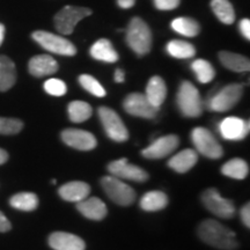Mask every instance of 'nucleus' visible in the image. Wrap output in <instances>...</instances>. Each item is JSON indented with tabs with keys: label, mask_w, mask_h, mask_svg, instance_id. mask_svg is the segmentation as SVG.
<instances>
[{
	"label": "nucleus",
	"mask_w": 250,
	"mask_h": 250,
	"mask_svg": "<svg viewBox=\"0 0 250 250\" xmlns=\"http://www.w3.org/2000/svg\"><path fill=\"white\" fill-rule=\"evenodd\" d=\"M197 232L203 242L217 249L234 250L239 247L235 233L213 219L203 221Z\"/></svg>",
	"instance_id": "f257e3e1"
},
{
	"label": "nucleus",
	"mask_w": 250,
	"mask_h": 250,
	"mask_svg": "<svg viewBox=\"0 0 250 250\" xmlns=\"http://www.w3.org/2000/svg\"><path fill=\"white\" fill-rule=\"evenodd\" d=\"M126 43L138 56H145L152 48V31L138 17L132 18L126 29Z\"/></svg>",
	"instance_id": "f03ea898"
},
{
	"label": "nucleus",
	"mask_w": 250,
	"mask_h": 250,
	"mask_svg": "<svg viewBox=\"0 0 250 250\" xmlns=\"http://www.w3.org/2000/svg\"><path fill=\"white\" fill-rule=\"evenodd\" d=\"M177 107L186 117L196 118L203 114V102L199 90L190 81H183L176 96Z\"/></svg>",
	"instance_id": "7ed1b4c3"
},
{
	"label": "nucleus",
	"mask_w": 250,
	"mask_h": 250,
	"mask_svg": "<svg viewBox=\"0 0 250 250\" xmlns=\"http://www.w3.org/2000/svg\"><path fill=\"white\" fill-rule=\"evenodd\" d=\"M243 95V85L230 83L212 94L206 101V107L211 111L225 112L235 107Z\"/></svg>",
	"instance_id": "20e7f679"
},
{
	"label": "nucleus",
	"mask_w": 250,
	"mask_h": 250,
	"mask_svg": "<svg viewBox=\"0 0 250 250\" xmlns=\"http://www.w3.org/2000/svg\"><path fill=\"white\" fill-rule=\"evenodd\" d=\"M101 186L109 198L121 206H130L136 199V191L132 188L112 175L103 176Z\"/></svg>",
	"instance_id": "39448f33"
},
{
	"label": "nucleus",
	"mask_w": 250,
	"mask_h": 250,
	"mask_svg": "<svg viewBox=\"0 0 250 250\" xmlns=\"http://www.w3.org/2000/svg\"><path fill=\"white\" fill-rule=\"evenodd\" d=\"M31 37L35 42L42 46L43 49L48 50L52 54L62 56H74L77 54V48L70 41L61 37L55 34L44 30H37L31 34Z\"/></svg>",
	"instance_id": "423d86ee"
},
{
	"label": "nucleus",
	"mask_w": 250,
	"mask_h": 250,
	"mask_svg": "<svg viewBox=\"0 0 250 250\" xmlns=\"http://www.w3.org/2000/svg\"><path fill=\"white\" fill-rule=\"evenodd\" d=\"M98 114L105 134L109 138L117 143L126 142L129 139L126 126L116 111L108 107H100Z\"/></svg>",
	"instance_id": "0eeeda50"
},
{
	"label": "nucleus",
	"mask_w": 250,
	"mask_h": 250,
	"mask_svg": "<svg viewBox=\"0 0 250 250\" xmlns=\"http://www.w3.org/2000/svg\"><path fill=\"white\" fill-rule=\"evenodd\" d=\"M191 140L196 152L208 159H220L224 155V149L211 131L205 127H195L191 132Z\"/></svg>",
	"instance_id": "6e6552de"
},
{
	"label": "nucleus",
	"mask_w": 250,
	"mask_h": 250,
	"mask_svg": "<svg viewBox=\"0 0 250 250\" xmlns=\"http://www.w3.org/2000/svg\"><path fill=\"white\" fill-rule=\"evenodd\" d=\"M92 14V9L78 6H65L55 17V26L62 35H70L79 21Z\"/></svg>",
	"instance_id": "1a4fd4ad"
},
{
	"label": "nucleus",
	"mask_w": 250,
	"mask_h": 250,
	"mask_svg": "<svg viewBox=\"0 0 250 250\" xmlns=\"http://www.w3.org/2000/svg\"><path fill=\"white\" fill-rule=\"evenodd\" d=\"M203 204L211 213L223 219H230L235 214V205L230 199L224 198L214 188H208L202 195Z\"/></svg>",
	"instance_id": "9d476101"
},
{
	"label": "nucleus",
	"mask_w": 250,
	"mask_h": 250,
	"mask_svg": "<svg viewBox=\"0 0 250 250\" xmlns=\"http://www.w3.org/2000/svg\"><path fill=\"white\" fill-rule=\"evenodd\" d=\"M123 108L131 116L153 120L158 116L160 108H156L148 101L145 94L131 93L123 102Z\"/></svg>",
	"instance_id": "9b49d317"
},
{
	"label": "nucleus",
	"mask_w": 250,
	"mask_h": 250,
	"mask_svg": "<svg viewBox=\"0 0 250 250\" xmlns=\"http://www.w3.org/2000/svg\"><path fill=\"white\" fill-rule=\"evenodd\" d=\"M108 171L117 179L134 181V182H145L148 180V174L143 168L129 164L127 159L115 160L108 165Z\"/></svg>",
	"instance_id": "f8f14e48"
},
{
	"label": "nucleus",
	"mask_w": 250,
	"mask_h": 250,
	"mask_svg": "<svg viewBox=\"0 0 250 250\" xmlns=\"http://www.w3.org/2000/svg\"><path fill=\"white\" fill-rule=\"evenodd\" d=\"M180 139L175 134H168L153 142L148 147L144 148L142 155L146 159L151 160H158V159L166 158L173 153L175 149L179 147Z\"/></svg>",
	"instance_id": "ddd939ff"
},
{
	"label": "nucleus",
	"mask_w": 250,
	"mask_h": 250,
	"mask_svg": "<svg viewBox=\"0 0 250 250\" xmlns=\"http://www.w3.org/2000/svg\"><path fill=\"white\" fill-rule=\"evenodd\" d=\"M249 122L239 117H227L219 124V132L221 137L230 142L243 140L249 134Z\"/></svg>",
	"instance_id": "4468645a"
},
{
	"label": "nucleus",
	"mask_w": 250,
	"mask_h": 250,
	"mask_svg": "<svg viewBox=\"0 0 250 250\" xmlns=\"http://www.w3.org/2000/svg\"><path fill=\"white\" fill-rule=\"evenodd\" d=\"M62 139L67 146L79 151H92L98 145L93 133L80 129L64 130L62 132Z\"/></svg>",
	"instance_id": "2eb2a0df"
},
{
	"label": "nucleus",
	"mask_w": 250,
	"mask_h": 250,
	"mask_svg": "<svg viewBox=\"0 0 250 250\" xmlns=\"http://www.w3.org/2000/svg\"><path fill=\"white\" fill-rule=\"evenodd\" d=\"M49 246L54 250H85L86 243L79 236L66 232H55L49 236Z\"/></svg>",
	"instance_id": "dca6fc26"
},
{
	"label": "nucleus",
	"mask_w": 250,
	"mask_h": 250,
	"mask_svg": "<svg viewBox=\"0 0 250 250\" xmlns=\"http://www.w3.org/2000/svg\"><path fill=\"white\" fill-rule=\"evenodd\" d=\"M28 70L31 76L37 78L51 76L58 71V62L49 55H37L29 61Z\"/></svg>",
	"instance_id": "f3484780"
},
{
	"label": "nucleus",
	"mask_w": 250,
	"mask_h": 250,
	"mask_svg": "<svg viewBox=\"0 0 250 250\" xmlns=\"http://www.w3.org/2000/svg\"><path fill=\"white\" fill-rule=\"evenodd\" d=\"M77 208L83 217L90 220H102L108 213L107 206L98 197H87L77 203Z\"/></svg>",
	"instance_id": "a211bd4d"
},
{
	"label": "nucleus",
	"mask_w": 250,
	"mask_h": 250,
	"mask_svg": "<svg viewBox=\"0 0 250 250\" xmlns=\"http://www.w3.org/2000/svg\"><path fill=\"white\" fill-rule=\"evenodd\" d=\"M90 187L81 181H72L59 188L58 193L64 201L78 203L88 197Z\"/></svg>",
	"instance_id": "6ab92c4d"
},
{
	"label": "nucleus",
	"mask_w": 250,
	"mask_h": 250,
	"mask_svg": "<svg viewBox=\"0 0 250 250\" xmlns=\"http://www.w3.org/2000/svg\"><path fill=\"white\" fill-rule=\"evenodd\" d=\"M198 161V153L195 149L186 148L175 154L173 158L168 161L169 168L176 171V173H187L197 164Z\"/></svg>",
	"instance_id": "aec40b11"
},
{
	"label": "nucleus",
	"mask_w": 250,
	"mask_h": 250,
	"mask_svg": "<svg viewBox=\"0 0 250 250\" xmlns=\"http://www.w3.org/2000/svg\"><path fill=\"white\" fill-rule=\"evenodd\" d=\"M146 98L156 108H160L167 96V87L164 79L159 76H154L149 79L146 87Z\"/></svg>",
	"instance_id": "412c9836"
},
{
	"label": "nucleus",
	"mask_w": 250,
	"mask_h": 250,
	"mask_svg": "<svg viewBox=\"0 0 250 250\" xmlns=\"http://www.w3.org/2000/svg\"><path fill=\"white\" fill-rule=\"evenodd\" d=\"M89 54L96 61L105 62H116L118 61L117 51L107 39H101L94 43L89 50Z\"/></svg>",
	"instance_id": "4be33fe9"
},
{
	"label": "nucleus",
	"mask_w": 250,
	"mask_h": 250,
	"mask_svg": "<svg viewBox=\"0 0 250 250\" xmlns=\"http://www.w3.org/2000/svg\"><path fill=\"white\" fill-rule=\"evenodd\" d=\"M17 81V68L14 62L7 56H0V92H6Z\"/></svg>",
	"instance_id": "5701e85b"
},
{
	"label": "nucleus",
	"mask_w": 250,
	"mask_h": 250,
	"mask_svg": "<svg viewBox=\"0 0 250 250\" xmlns=\"http://www.w3.org/2000/svg\"><path fill=\"white\" fill-rule=\"evenodd\" d=\"M219 59L221 64L228 70L234 72H248L250 70V62L245 56L234 54V52H219Z\"/></svg>",
	"instance_id": "b1692460"
},
{
	"label": "nucleus",
	"mask_w": 250,
	"mask_h": 250,
	"mask_svg": "<svg viewBox=\"0 0 250 250\" xmlns=\"http://www.w3.org/2000/svg\"><path fill=\"white\" fill-rule=\"evenodd\" d=\"M168 205V197L162 191H149L140 199V208L144 211L154 212L164 210Z\"/></svg>",
	"instance_id": "393cba45"
},
{
	"label": "nucleus",
	"mask_w": 250,
	"mask_h": 250,
	"mask_svg": "<svg viewBox=\"0 0 250 250\" xmlns=\"http://www.w3.org/2000/svg\"><path fill=\"white\" fill-rule=\"evenodd\" d=\"M221 173L230 179L245 180L249 174V166L243 159L234 158L221 167Z\"/></svg>",
	"instance_id": "a878e982"
},
{
	"label": "nucleus",
	"mask_w": 250,
	"mask_h": 250,
	"mask_svg": "<svg viewBox=\"0 0 250 250\" xmlns=\"http://www.w3.org/2000/svg\"><path fill=\"white\" fill-rule=\"evenodd\" d=\"M9 204L20 211H34L39 206V197L33 192H20L11 197Z\"/></svg>",
	"instance_id": "bb28decb"
},
{
	"label": "nucleus",
	"mask_w": 250,
	"mask_h": 250,
	"mask_svg": "<svg viewBox=\"0 0 250 250\" xmlns=\"http://www.w3.org/2000/svg\"><path fill=\"white\" fill-rule=\"evenodd\" d=\"M168 55L177 59L192 58L196 55V49L191 43L181 40H173L166 46Z\"/></svg>",
	"instance_id": "cd10ccee"
},
{
	"label": "nucleus",
	"mask_w": 250,
	"mask_h": 250,
	"mask_svg": "<svg viewBox=\"0 0 250 250\" xmlns=\"http://www.w3.org/2000/svg\"><path fill=\"white\" fill-rule=\"evenodd\" d=\"M173 30L187 37H195L201 33V26L191 18H176L170 23Z\"/></svg>",
	"instance_id": "c85d7f7f"
},
{
	"label": "nucleus",
	"mask_w": 250,
	"mask_h": 250,
	"mask_svg": "<svg viewBox=\"0 0 250 250\" xmlns=\"http://www.w3.org/2000/svg\"><path fill=\"white\" fill-rule=\"evenodd\" d=\"M67 114L73 123H83L92 116L93 109L87 102L72 101L67 107Z\"/></svg>",
	"instance_id": "c756f323"
},
{
	"label": "nucleus",
	"mask_w": 250,
	"mask_h": 250,
	"mask_svg": "<svg viewBox=\"0 0 250 250\" xmlns=\"http://www.w3.org/2000/svg\"><path fill=\"white\" fill-rule=\"evenodd\" d=\"M211 7L215 17L223 23L232 24L235 21V12L228 0H212Z\"/></svg>",
	"instance_id": "7c9ffc66"
},
{
	"label": "nucleus",
	"mask_w": 250,
	"mask_h": 250,
	"mask_svg": "<svg viewBox=\"0 0 250 250\" xmlns=\"http://www.w3.org/2000/svg\"><path fill=\"white\" fill-rule=\"evenodd\" d=\"M192 71L195 72L197 80L201 83H208L214 79L215 70L211 62L205 59H196L191 64Z\"/></svg>",
	"instance_id": "2f4dec72"
},
{
	"label": "nucleus",
	"mask_w": 250,
	"mask_h": 250,
	"mask_svg": "<svg viewBox=\"0 0 250 250\" xmlns=\"http://www.w3.org/2000/svg\"><path fill=\"white\" fill-rule=\"evenodd\" d=\"M79 83L80 85L83 86V89H86L87 92L90 93L94 96L103 98V96H105V94H107L101 83H100L95 78L89 76V74H81L79 77Z\"/></svg>",
	"instance_id": "473e14b6"
},
{
	"label": "nucleus",
	"mask_w": 250,
	"mask_h": 250,
	"mask_svg": "<svg viewBox=\"0 0 250 250\" xmlns=\"http://www.w3.org/2000/svg\"><path fill=\"white\" fill-rule=\"evenodd\" d=\"M23 129V122L18 118L0 117V134H17Z\"/></svg>",
	"instance_id": "72a5a7b5"
},
{
	"label": "nucleus",
	"mask_w": 250,
	"mask_h": 250,
	"mask_svg": "<svg viewBox=\"0 0 250 250\" xmlns=\"http://www.w3.org/2000/svg\"><path fill=\"white\" fill-rule=\"evenodd\" d=\"M44 90L49 95L62 96L67 92L66 83L59 79H49L44 83Z\"/></svg>",
	"instance_id": "f704fd0d"
},
{
	"label": "nucleus",
	"mask_w": 250,
	"mask_h": 250,
	"mask_svg": "<svg viewBox=\"0 0 250 250\" xmlns=\"http://www.w3.org/2000/svg\"><path fill=\"white\" fill-rule=\"evenodd\" d=\"M181 0H154L155 7L160 11H171L179 7Z\"/></svg>",
	"instance_id": "c9c22d12"
},
{
	"label": "nucleus",
	"mask_w": 250,
	"mask_h": 250,
	"mask_svg": "<svg viewBox=\"0 0 250 250\" xmlns=\"http://www.w3.org/2000/svg\"><path fill=\"white\" fill-rule=\"evenodd\" d=\"M241 220L247 228L250 227V208L249 203H247L241 208Z\"/></svg>",
	"instance_id": "e433bc0d"
},
{
	"label": "nucleus",
	"mask_w": 250,
	"mask_h": 250,
	"mask_svg": "<svg viewBox=\"0 0 250 250\" xmlns=\"http://www.w3.org/2000/svg\"><path fill=\"white\" fill-rule=\"evenodd\" d=\"M240 31L243 35V37L247 40H250V21L249 19H243L240 22Z\"/></svg>",
	"instance_id": "4c0bfd02"
},
{
	"label": "nucleus",
	"mask_w": 250,
	"mask_h": 250,
	"mask_svg": "<svg viewBox=\"0 0 250 250\" xmlns=\"http://www.w3.org/2000/svg\"><path fill=\"white\" fill-rule=\"evenodd\" d=\"M11 228H12V225L9 223V220L6 218L5 214L0 211V232L1 233L8 232V230H11Z\"/></svg>",
	"instance_id": "58836bf2"
},
{
	"label": "nucleus",
	"mask_w": 250,
	"mask_h": 250,
	"mask_svg": "<svg viewBox=\"0 0 250 250\" xmlns=\"http://www.w3.org/2000/svg\"><path fill=\"white\" fill-rule=\"evenodd\" d=\"M117 4L121 8L127 9L133 7L134 4H136V0H117Z\"/></svg>",
	"instance_id": "ea45409f"
},
{
	"label": "nucleus",
	"mask_w": 250,
	"mask_h": 250,
	"mask_svg": "<svg viewBox=\"0 0 250 250\" xmlns=\"http://www.w3.org/2000/svg\"><path fill=\"white\" fill-rule=\"evenodd\" d=\"M114 79H115V81H116V83H124V80H125V73H124V71L122 70V68H116V71H115V77H114Z\"/></svg>",
	"instance_id": "a19ab883"
},
{
	"label": "nucleus",
	"mask_w": 250,
	"mask_h": 250,
	"mask_svg": "<svg viewBox=\"0 0 250 250\" xmlns=\"http://www.w3.org/2000/svg\"><path fill=\"white\" fill-rule=\"evenodd\" d=\"M8 160V153L5 149L0 148V165H4Z\"/></svg>",
	"instance_id": "79ce46f5"
},
{
	"label": "nucleus",
	"mask_w": 250,
	"mask_h": 250,
	"mask_svg": "<svg viewBox=\"0 0 250 250\" xmlns=\"http://www.w3.org/2000/svg\"><path fill=\"white\" fill-rule=\"evenodd\" d=\"M5 39V26L2 23H0V45L2 44Z\"/></svg>",
	"instance_id": "37998d69"
}]
</instances>
